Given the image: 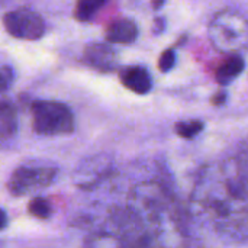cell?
Returning a JSON list of instances; mask_svg holds the SVG:
<instances>
[{
    "instance_id": "cell-2",
    "label": "cell",
    "mask_w": 248,
    "mask_h": 248,
    "mask_svg": "<svg viewBox=\"0 0 248 248\" xmlns=\"http://www.w3.org/2000/svg\"><path fill=\"white\" fill-rule=\"evenodd\" d=\"M33 129L39 135H68L74 131V116L61 102L36 100L32 103Z\"/></svg>"
},
{
    "instance_id": "cell-15",
    "label": "cell",
    "mask_w": 248,
    "mask_h": 248,
    "mask_svg": "<svg viewBox=\"0 0 248 248\" xmlns=\"http://www.w3.org/2000/svg\"><path fill=\"white\" fill-rule=\"evenodd\" d=\"M225 100H227V94H225V92H219V93H217V94L212 97V103H214V105H217V106L224 105V103H225Z\"/></svg>"
},
{
    "instance_id": "cell-10",
    "label": "cell",
    "mask_w": 248,
    "mask_h": 248,
    "mask_svg": "<svg viewBox=\"0 0 248 248\" xmlns=\"http://www.w3.org/2000/svg\"><path fill=\"white\" fill-rule=\"evenodd\" d=\"M108 0H78L74 15L80 22H89L106 4Z\"/></svg>"
},
{
    "instance_id": "cell-3",
    "label": "cell",
    "mask_w": 248,
    "mask_h": 248,
    "mask_svg": "<svg viewBox=\"0 0 248 248\" xmlns=\"http://www.w3.org/2000/svg\"><path fill=\"white\" fill-rule=\"evenodd\" d=\"M58 173L55 166L29 163L17 167L9 180V192L13 196H23L33 190L48 187Z\"/></svg>"
},
{
    "instance_id": "cell-12",
    "label": "cell",
    "mask_w": 248,
    "mask_h": 248,
    "mask_svg": "<svg viewBox=\"0 0 248 248\" xmlns=\"http://www.w3.org/2000/svg\"><path fill=\"white\" fill-rule=\"evenodd\" d=\"M28 209L35 218H39V219H46L51 215V205L46 199H42V198L32 199Z\"/></svg>"
},
{
    "instance_id": "cell-6",
    "label": "cell",
    "mask_w": 248,
    "mask_h": 248,
    "mask_svg": "<svg viewBox=\"0 0 248 248\" xmlns=\"http://www.w3.org/2000/svg\"><path fill=\"white\" fill-rule=\"evenodd\" d=\"M119 77L122 84L137 94H145L153 87V78L144 67H125L121 71Z\"/></svg>"
},
{
    "instance_id": "cell-5",
    "label": "cell",
    "mask_w": 248,
    "mask_h": 248,
    "mask_svg": "<svg viewBox=\"0 0 248 248\" xmlns=\"http://www.w3.org/2000/svg\"><path fill=\"white\" fill-rule=\"evenodd\" d=\"M83 61L100 71H112L116 67L118 58L115 51L105 44H92L84 48Z\"/></svg>"
},
{
    "instance_id": "cell-7",
    "label": "cell",
    "mask_w": 248,
    "mask_h": 248,
    "mask_svg": "<svg viewBox=\"0 0 248 248\" xmlns=\"http://www.w3.org/2000/svg\"><path fill=\"white\" fill-rule=\"evenodd\" d=\"M138 26L131 19H119L112 22L106 28V39L110 44H122L128 45L137 41L138 38Z\"/></svg>"
},
{
    "instance_id": "cell-1",
    "label": "cell",
    "mask_w": 248,
    "mask_h": 248,
    "mask_svg": "<svg viewBox=\"0 0 248 248\" xmlns=\"http://www.w3.org/2000/svg\"><path fill=\"white\" fill-rule=\"evenodd\" d=\"M205 202L214 212L215 224L225 231L248 230V141L241 153L221 166L219 182L215 183Z\"/></svg>"
},
{
    "instance_id": "cell-9",
    "label": "cell",
    "mask_w": 248,
    "mask_h": 248,
    "mask_svg": "<svg viewBox=\"0 0 248 248\" xmlns=\"http://www.w3.org/2000/svg\"><path fill=\"white\" fill-rule=\"evenodd\" d=\"M17 129V116H16V109L15 106L3 100L0 105V132H1V140L6 141L7 138H12L16 134Z\"/></svg>"
},
{
    "instance_id": "cell-16",
    "label": "cell",
    "mask_w": 248,
    "mask_h": 248,
    "mask_svg": "<svg viewBox=\"0 0 248 248\" xmlns=\"http://www.w3.org/2000/svg\"><path fill=\"white\" fill-rule=\"evenodd\" d=\"M163 4H164V0H153V7H154L155 10L160 9Z\"/></svg>"
},
{
    "instance_id": "cell-11",
    "label": "cell",
    "mask_w": 248,
    "mask_h": 248,
    "mask_svg": "<svg viewBox=\"0 0 248 248\" xmlns=\"http://www.w3.org/2000/svg\"><path fill=\"white\" fill-rule=\"evenodd\" d=\"M203 129V124L201 121H187V122H179L176 125V132L186 140H190L196 137Z\"/></svg>"
},
{
    "instance_id": "cell-13",
    "label": "cell",
    "mask_w": 248,
    "mask_h": 248,
    "mask_svg": "<svg viewBox=\"0 0 248 248\" xmlns=\"http://www.w3.org/2000/svg\"><path fill=\"white\" fill-rule=\"evenodd\" d=\"M176 62V55H174V51L173 49H166L163 51V54L160 55V60H158V68L160 71L163 73H167L173 68Z\"/></svg>"
},
{
    "instance_id": "cell-8",
    "label": "cell",
    "mask_w": 248,
    "mask_h": 248,
    "mask_svg": "<svg viewBox=\"0 0 248 248\" xmlns=\"http://www.w3.org/2000/svg\"><path fill=\"white\" fill-rule=\"evenodd\" d=\"M244 70V60L238 55H232L227 58L217 70V81L222 86L230 84L234 78H237Z\"/></svg>"
},
{
    "instance_id": "cell-4",
    "label": "cell",
    "mask_w": 248,
    "mask_h": 248,
    "mask_svg": "<svg viewBox=\"0 0 248 248\" xmlns=\"http://www.w3.org/2000/svg\"><path fill=\"white\" fill-rule=\"evenodd\" d=\"M4 29L17 39L35 41L44 36L45 23L44 19L28 9H19L13 12H7L3 16Z\"/></svg>"
},
{
    "instance_id": "cell-14",
    "label": "cell",
    "mask_w": 248,
    "mask_h": 248,
    "mask_svg": "<svg viewBox=\"0 0 248 248\" xmlns=\"http://www.w3.org/2000/svg\"><path fill=\"white\" fill-rule=\"evenodd\" d=\"M13 81V70L7 65L1 67L0 71V84H1V92H6L9 89V86Z\"/></svg>"
}]
</instances>
